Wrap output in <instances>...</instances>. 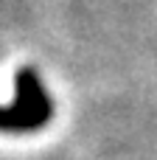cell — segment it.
Segmentation results:
<instances>
[{
    "instance_id": "obj_1",
    "label": "cell",
    "mask_w": 157,
    "mask_h": 160,
    "mask_svg": "<svg viewBox=\"0 0 157 160\" xmlns=\"http://www.w3.org/2000/svg\"><path fill=\"white\" fill-rule=\"evenodd\" d=\"M17 98L11 104H0V132H34L51 124L53 104L31 65H22L14 73Z\"/></svg>"
}]
</instances>
